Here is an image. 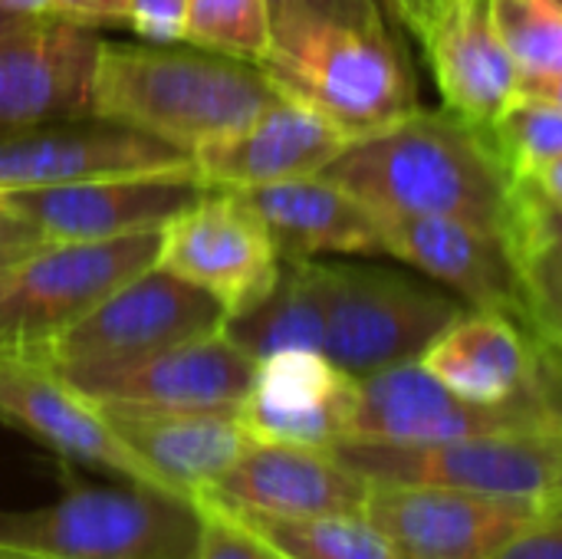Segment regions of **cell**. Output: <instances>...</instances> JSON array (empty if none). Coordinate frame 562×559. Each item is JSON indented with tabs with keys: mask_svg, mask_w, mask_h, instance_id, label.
I'll use <instances>...</instances> for the list:
<instances>
[{
	"mask_svg": "<svg viewBox=\"0 0 562 559\" xmlns=\"http://www.w3.org/2000/svg\"><path fill=\"white\" fill-rule=\"evenodd\" d=\"M487 10L520 72V86L560 72L562 0H487Z\"/></svg>",
	"mask_w": 562,
	"mask_h": 559,
	"instance_id": "4316f807",
	"label": "cell"
},
{
	"mask_svg": "<svg viewBox=\"0 0 562 559\" xmlns=\"http://www.w3.org/2000/svg\"><path fill=\"white\" fill-rule=\"evenodd\" d=\"M445 109L491 132L520 92V72L504 49L487 0H438L422 33Z\"/></svg>",
	"mask_w": 562,
	"mask_h": 559,
	"instance_id": "7402d4cb",
	"label": "cell"
},
{
	"mask_svg": "<svg viewBox=\"0 0 562 559\" xmlns=\"http://www.w3.org/2000/svg\"><path fill=\"white\" fill-rule=\"evenodd\" d=\"M560 422L562 392L510 405H477L451 392L435 372L422 366V359H412L356 379V412L346 441L422 448L487 432Z\"/></svg>",
	"mask_w": 562,
	"mask_h": 559,
	"instance_id": "9c48e42d",
	"label": "cell"
},
{
	"mask_svg": "<svg viewBox=\"0 0 562 559\" xmlns=\"http://www.w3.org/2000/svg\"><path fill=\"white\" fill-rule=\"evenodd\" d=\"M346 145L349 138L339 128L280 92L257 119L198 148L191 161L207 188L250 191L319 175Z\"/></svg>",
	"mask_w": 562,
	"mask_h": 559,
	"instance_id": "44dd1931",
	"label": "cell"
},
{
	"mask_svg": "<svg viewBox=\"0 0 562 559\" xmlns=\"http://www.w3.org/2000/svg\"><path fill=\"white\" fill-rule=\"evenodd\" d=\"M201 504L161 488H76L63 501L0 514V547L59 559H188Z\"/></svg>",
	"mask_w": 562,
	"mask_h": 559,
	"instance_id": "277c9868",
	"label": "cell"
},
{
	"mask_svg": "<svg viewBox=\"0 0 562 559\" xmlns=\"http://www.w3.org/2000/svg\"><path fill=\"white\" fill-rule=\"evenodd\" d=\"M267 224L283 260L389 257L379 214L323 175L240 191Z\"/></svg>",
	"mask_w": 562,
	"mask_h": 559,
	"instance_id": "cb8c5ba5",
	"label": "cell"
},
{
	"mask_svg": "<svg viewBox=\"0 0 562 559\" xmlns=\"http://www.w3.org/2000/svg\"><path fill=\"white\" fill-rule=\"evenodd\" d=\"M0 418L69 461L92 465L122 481L181 494L119 438L95 402L43 362L0 356Z\"/></svg>",
	"mask_w": 562,
	"mask_h": 559,
	"instance_id": "2e32d148",
	"label": "cell"
},
{
	"mask_svg": "<svg viewBox=\"0 0 562 559\" xmlns=\"http://www.w3.org/2000/svg\"><path fill=\"white\" fill-rule=\"evenodd\" d=\"M356 379L316 349H286L257 362L254 385L237 409L254 441L336 448L349 438Z\"/></svg>",
	"mask_w": 562,
	"mask_h": 559,
	"instance_id": "ffe728a7",
	"label": "cell"
},
{
	"mask_svg": "<svg viewBox=\"0 0 562 559\" xmlns=\"http://www.w3.org/2000/svg\"><path fill=\"white\" fill-rule=\"evenodd\" d=\"M520 92H524V96H537V99H547V102H557V105H562V69L560 72H553V76H547V79H537V82L520 86Z\"/></svg>",
	"mask_w": 562,
	"mask_h": 559,
	"instance_id": "ab89813d",
	"label": "cell"
},
{
	"mask_svg": "<svg viewBox=\"0 0 562 559\" xmlns=\"http://www.w3.org/2000/svg\"><path fill=\"white\" fill-rule=\"evenodd\" d=\"M451 392L477 405H510L562 392V349L507 313H461L422 356Z\"/></svg>",
	"mask_w": 562,
	"mask_h": 559,
	"instance_id": "5bb4252c",
	"label": "cell"
},
{
	"mask_svg": "<svg viewBox=\"0 0 562 559\" xmlns=\"http://www.w3.org/2000/svg\"><path fill=\"white\" fill-rule=\"evenodd\" d=\"M326 329V277L323 260H283L273 287L244 313L227 316L224 336L250 359L286 349L323 353Z\"/></svg>",
	"mask_w": 562,
	"mask_h": 559,
	"instance_id": "d4e9b609",
	"label": "cell"
},
{
	"mask_svg": "<svg viewBox=\"0 0 562 559\" xmlns=\"http://www.w3.org/2000/svg\"><path fill=\"white\" fill-rule=\"evenodd\" d=\"M198 504H201V534L194 554L188 559H290L267 537H260L237 511L204 497Z\"/></svg>",
	"mask_w": 562,
	"mask_h": 559,
	"instance_id": "4dcf8cb0",
	"label": "cell"
},
{
	"mask_svg": "<svg viewBox=\"0 0 562 559\" xmlns=\"http://www.w3.org/2000/svg\"><path fill=\"white\" fill-rule=\"evenodd\" d=\"M161 231L119 241H43L0 270V356L40 359L115 287L148 270Z\"/></svg>",
	"mask_w": 562,
	"mask_h": 559,
	"instance_id": "5b68a950",
	"label": "cell"
},
{
	"mask_svg": "<svg viewBox=\"0 0 562 559\" xmlns=\"http://www.w3.org/2000/svg\"><path fill=\"white\" fill-rule=\"evenodd\" d=\"M369 484L333 448L254 441L204 501L263 517H329L362 514Z\"/></svg>",
	"mask_w": 562,
	"mask_h": 559,
	"instance_id": "d6986e66",
	"label": "cell"
},
{
	"mask_svg": "<svg viewBox=\"0 0 562 559\" xmlns=\"http://www.w3.org/2000/svg\"><path fill=\"white\" fill-rule=\"evenodd\" d=\"M102 40L56 16L0 36V128L92 115Z\"/></svg>",
	"mask_w": 562,
	"mask_h": 559,
	"instance_id": "ac0fdd59",
	"label": "cell"
},
{
	"mask_svg": "<svg viewBox=\"0 0 562 559\" xmlns=\"http://www.w3.org/2000/svg\"><path fill=\"white\" fill-rule=\"evenodd\" d=\"M0 559H59V557H43V554H26V550H10V547H0Z\"/></svg>",
	"mask_w": 562,
	"mask_h": 559,
	"instance_id": "ee69618b",
	"label": "cell"
},
{
	"mask_svg": "<svg viewBox=\"0 0 562 559\" xmlns=\"http://www.w3.org/2000/svg\"><path fill=\"white\" fill-rule=\"evenodd\" d=\"M207 185L191 165L112 175L59 188L7 191L3 201L23 214L43 241H119L165 231L178 214L194 208Z\"/></svg>",
	"mask_w": 562,
	"mask_h": 559,
	"instance_id": "8fae6325",
	"label": "cell"
},
{
	"mask_svg": "<svg viewBox=\"0 0 562 559\" xmlns=\"http://www.w3.org/2000/svg\"><path fill=\"white\" fill-rule=\"evenodd\" d=\"M517 264H547L562 270V211L547 201L533 181L517 178V208L510 227Z\"/></svg>",
	"mask_w": 562,
	"mask_h": 559,
	"instance_id": "f546056e",
	"label": "cell"
},
{
	"mask_svg": "<svg viewBox=\"0 0 562 559\" xmlns=\"http://www.w3.org/2000/svg\"><path fill=\"white\" fill-rule=\"evenodd\" d=\"M323 356L352 379L422 359L471 306L382 267L326 264Z\"/></svg>",
	"mask_w": 562,
	"mask_h": 559,
	"instance_id": "ba28073f",
	"label": "cell"
},
{
	"mask_svg": "<svg viewBox=\"0 0 562 559\" xmlns=\"http://www.w3.org/2000/svg\"><path fill=\"white\" fill-rule=\"evenodd\" d=\"M224 323L227 310L211 293L151 264L99 300L33 362H43L66 382H79L161 349L214 336Z\"/></svg>",
	"mask_w": 562,
	"mask_h": 559,
	"instance_id": "8992f818",
	"label": "cell"
},
{
	"mask_svg": "<svg viewBox=\"0 0 562 559\" xmlns=\"http://www.w3.org/2000/svg\"><path fill=\"white\" fill-rule=\"evenodd\" d=\"M533 185L547 194V201H550L553 208H560L562 211V158L560 161H553L550 168H543V171L533 178Z\"/></svg>",
	"mask_w": 562,
	"mask_h": 559,
	"instance_id": "f35d334b",
	"label": "cell"
},
{
	"mask_svg": "<svg viewBox=\"0 0 562 559\" xmlns=\"http://www.w3.org/2000/svg\"><path fill=\"white\" fill-rule=\"evenodd\" d=\"M188 3L191 0H125L122 23L132 26L142 43H184Z\"/></svg>",
	"mask_w": 562,
	"mask_h": 559,
	"instance_id": "e575fe53",
	"label": "cell"
},
{
	"mask_svg": "<svg viewBox=\"0 0 562 559\" xmlns=\"http://www.w3.org/2000/svg\"><path fill=\"white\" fill-rule=\"evenodd\" d=\"M40 241L43 237L36 234V227L23 214H16L0 194V247H30V244H40Z\"/></svg>",
	"mask_w": 562,
	"mask_h": 559,
	"instance_id": "8d00e7d4",
	"label": "cell"
},
{
	"mask_svg": "<svg viewBox=\"0 0 562 559\" xmlns=\"http://www.w3.org/2000/svg\"><path fill=\"white\" fill-rule=\"evenodd\" d=\"M240 517L290 559H398L385 544V537L362 514H329V517L240 514Z\"/></svg>",
	"mask_w": 562,
	"mask_h": 559,
	"instance_id": "484cf974",
	"label": "cell"
},
{
	"mask_svg": "<svg viewBox=\"0 0 562 559\" xmlns=\"http://www.w3.org/2000/svg\"><path fill=\"white\" fill-rule=\"evenodd\" d=\"M319 175L375 214H438L510 241L517 178L491 135L451 109H415L352 138Z\"/></svg>",
	"mask_w": 562,
	"mask_h": 559,
	"instance_id": "6da1fadb",
	"label": "cell"
},
{
	"mask_svg": "<svg viewBox=\"0 0 562 559\" xmlns=\"http://www.w3.org/2000/svg\"><path fill=\"white\" fill-rule=\"evenodd\" d=\"M36 16H30V13H16V10H10V7H3L0 3V36H7V33H13V30H20V26H26V23H33Z\"/></svg>",
	"mask_w": 562,
	"mask_h": 559,
	"instance_id": "60d3db41",
	"label": "cell"
},
{
	"mask_svg": "<svg viewBox=\"0 0 562 559\" xmlns=\"http://www.w3.org/2000/svg\"><path fill=\"white\" fill-rule=\"evenodd\" d=\"M0 3L16 13H30V16H46V10H49V0H0Z\"/></svg>",
	"mask_w": 562,
	"mask_h": 559,
	"instance_id": "b9f144b4",
	"label": "cell"
},
{
	"mask_svg": "<svg viewBox=\"0 0 562 559\" xmlns=\"http://www.w3.org/2000/svg\"><path fill=\"white\" fill-rule=\"evenodd\" d=\"M491 559H562V501L543 504Z\"/></svg>",
	"mask_w": 562,
	"mask_h": 559,
	"instance_id": "836d02e7",
	"label": "cell"
},
{
	"mask_svg": "<svg viewBox=\"0 0 562 559\" xmlns=\"http://www.w3.org/2000/svg\"><path fill=\"white\" fill-rule=\"evenodd\" d=\"M560 349H562V346H560Z\"/></svg>",
	"mask_w": 562,
	"mask_h": 559,
	"instance_id": "f6af8a7d",
	"label": "cell"
},
{
	"mask_svg": "<svg viewBox=\"0 0 562 559\" xmlns=\"http://www.w3.org/2000/svg\"><path fill=\"white\" fill-rule=\"evenodd\" d=\"M260 69L349 142L418 109L405 56L385 26L306 23L286 30L273 36Z\"/></svg>",
	"mask_w": 562,
	"mask_h": 559,
	"instance_id": "3957f363",
	"label": "cell"
},
{
	"mask_svg": "<svg viewBox=\"0 0 562 559\" xmlns=\"http://www.w3.org/2000/svg\"><path fill=\"white\" fill-rule=\"evenodd\" d=\"M155 264L211 293L227 316H237L273 287L283 257L240 191L207 188L194 208L161 231Z\"/></svg>",
	"mask_w": 562,
	"mask_h": 559,
	"instance_id": "30bf717a",
	"label": "cell"
},
{
	"mask_svg": "<svg viewBox=\"0 0 562 559\" xmlns=\"http://www.w3.org/2000/svg\"><path fill=\"white\" fill-rule=\"evenodd\" d=\"M487 135L510 178L533 181L562 158V105L517 92Z\"/></svg>",
	"mask_w": 562,
	"mask_h": 559,
	"instance_id": "83f0119b",
	"label": "cell"
},
{
	"mask_svg": "<svg viewBox=\"0 0 562 559\" xmlns=\"http://www.w3.org/2000/svg\"><path fill=\"white\" fill-rule=\"evenodd\" d=\"M254 372L257 359L221 329L69 385L102 409L237 412L254 385Z\"/></svg>",
	"mask_w": 562,
	"mask_h": 559,
	"instance_id": "9a60e30c",
	"label": "cell"
},
{
	"mask_svg": "<svg viewBox=\"0 0 562 559\" xmlns=\"http://www.w3.org/2000/svg\"><path fill=\"white\" fill-rule=\"evenodd\" d=\"M184 43L260 66L273 43L270 7L267 0H191Z\"/></svg>",
	"mask_w": 562,
	"mask_h": 559,
	"instance_id": "f1b7e54d",
	"label": "cell"
},
{
	"mask_svg": "<svg viewBox=\"0 0 562 559\" xmlns=\"http://www.w3.org/2000/svg\"><path fill=\"white\" fill-rule=\"evenodd\" d=\"M40 244H43V241H40ZM30 247H36V244H30ZM30 247H0V270H3L7 264H13L20 254H26Z\"/></svg>",
	"mask_w": 562,
	"mask_h": 559,
	"instance_id": "7bdbcfd3",
	"label": "cell"
},
{
	"mask_svg": "<svg viewBox=\"0 0 562 559\" xmlns=\"http://www.w3.org/2000/svg\"><path fill=\"white\" fill-rule=\"evenodd\" d=\"M540 507L441 484L372 481L362 517L398 559H491Z\"/></svg>",
	"mask_w": 562,
	"mask_h": 559,
	"instance_id": "7c38bea8",
	"label": "cell"
},
{
	"mask_svg": "<svg viewBox=\"0 0 562 559\" xmlns=\"http://www.w3.org/2000/svg\"><path fill=\"white\" fill-rule=\"evenodd\" d=\"M385 254L418 267L471 310H494L527 326V287L507 237L438 214H379Z\"/></svg>",
	"mask_w": 562,
	"mask_h": 559,
	"instance_id": "e0dca14e",
	"label": "cell"
},
{
	"mask_svg": "<svg viewBox=\"0 0 562 559\" xmlns=\"http://www.w3.org/2000/svg\"><path fill=\"white\" fill-rule=\"evenodd\" d=\"M46 16L99 30V26H109V23H122L125 0H49Z\"/></svg>",
	"mask_w": 562,
	"mask_h": 559,
	"instance_id": "d590c367",
	"label": "cell"
},
{
	"mask_svg": "<svg viewBox=\"0 0 562 559\" xmlns=\"http://www.w3.org/2000/svg\"><path fill=\"white\" fill-rule=\"evenodd\" d=\"M333 451L369 481L441 484L537 504L562 501V422L422 448L339 441Z\"/></svg>",
	"mask_w": 562,
	"mask_h": 559,
	"instance_id": "52a82bcc",
	"label": "cell"
},
{
	"mask_svg": "<svg viewBox=\"0 0 562 559\" xmlns=\"http://www.w3.org/2000/svg\"><path fill=\"white\" fill-rule=\"evenodd\" d=\"M280 89L257 63L188 43L102 40L92 115L132 125L188 155L244 128Z\"/></svg>",
	"mask_w": 562,
	"mask_h": 559,
	"instance_id": "7a4b0ae2",
	"label": "cell"
},
{
	"mask_svg": "<svg viewBox=\"0 0 562 559\" xmlns=\"http://www.w3.org/2000/svg\"><path fill=\"white\" fill-rule=\"evenodd\" d=\"M273 36L306 23L342 26H385L382 0H267Z\"/></svg>",
	"mask_w": 562,
	"mask_h": 559,
	"instance_id": "1f68e13d",
	"label": "cell"
},
{
	"mask_svg": "<svg viewBox=\"0 0 562 559\" xmlns=\"http://www.w3.org/2000/svg\"><path fill=\"white\" fill-rule=\"evenodd\" d=\"M102 409V405H99ZM119 438L184 497H207L254 445L237 412L102 409Z\"/></svg>",
	"mask_w": 562,
	"mask_h": 559,
	"instance_id": "603a6c76",
	"label": "cell"
},
{
	"mask_svg": "<svg viewBox=\"0 0 562 559\" xmlns=\"http://www.w3.org/2000/svg\"><path fill=\"white\" fill-rule=\"evenodd\" d=\"M524 287H527V326L562 346V270L547 264H520Z\"/></svg>",
	"mask_w": 562,
	"mask_h": 559,
	"instance_id": "d6a6232c",
	"label": "cell"
},
{
	"mask_svg": "<svg viewBox=\"0 0 562 559\" xmlns=\"http://www.w3.org/2000/svg\"><path fill=\"white\" fill-rule=\"evenodd\" d=\"M181 165H191L188 152L102 115L0 128V194Z\"/></svg>",
	"mask_w": 562,
	"mask_h": 559,
	"instance_id": "4fadbf2b",
	"label": "cell"
},
{
	"mask_svg": "<svg viewBox=\"0 0 562 559\" xmlns=\"http://www.w3.org/2000/svg\"><path fill=\"white\" fill-rule=\"evenodd\" d=\"M382 3H389V10L422 40V33L428 26V16H431L438 0H382Z\"/></svg>",
	"mask_w": 562,
	"mask_h": 559,
	"instance_id": "74e56055",
	"label": "cell"
}]
</instances>
